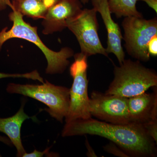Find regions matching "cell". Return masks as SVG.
<instances>
[{"label":"cell","mask_w":157,"mask_h":157,"mask_svg":"<svg viewBox=\"0 0 157 157\" xmlns=\"http://www.w3.org/2000/svg\"><path fill=\"white\" fill-rule=\"evenodd\" d=\"M122 26L124 31V47L129 55L140 62L150 59L147 44L157 34V18L146 20L142 17H125Z\"/></svg>","instance_id":"cell-6"},{"label":"cell","mask_w":157,"mask_h":157,"mask_svg":"<svg viewBox=\"0 0 157 157\" xmlns=\"http://www.w3.org/2000/svg\"><path fill=\"white\" fill-rule=\"evenodd\" d=\"M50 148H47L43 151H39L35 149L33 152L30 153H27L25 152L22 157H42L44 155H48V157H57L59 155L56 153H49Z\"/></svg>","instance_id":"cell-18"},{"label":"cell","mask_w":157,"mask_h":157,"mask_svg":"<svg viewBox=\"0 0 157 157\" xmlns=\"http://www.w3.org/2000/svg\"><path fill=\"white\" fill-rule=\"evenodd\" d=\"M97 11L94 8L85 9L68 21L67 28L75 35L81 52L88 57L101 54L108 57L98 34L99 29Z\"/></svg>","instance_id":"cell-7"},{"label":"cell","mask_w":157,"mask_h":157,"mask_svg":"<svg viewBox=\"0 0 157 157\" xmlns=\"http://www.w3.org/2000/svg\"><path fill=\"white\" fill-rule=\"evenodd\" d=\"M128 107L131 123L144 125L157 120V87L153 93L128 98Z\"/></svg>","instance_id":"cell-11"},{"label":"cell","mask_w":157,"mask_h":157,"mask_svg":"<svg viewBox=\"0 0 157 157\" xmlns=\"http://www.w3.org/2000/svg\"><path fill=\"white\" fill-rule=\"evenodd\" d=\"M104 150L108 153L120 157H130L127 153L119 147L115 143L110 141L103 147Z\"/></svg>","instance_id":"cell-16"},{"label":"cell","mask_w":157,"mask_h":157,"mask_svg":"<svg viewBox=\"0 0 157 157\" xmlns=\"http://www.w3.org/2000/svg\"><path fill=\"white\" fill-rule=\"evenodd\" d=\"M114 78L105 94L130 98L157 87V74L153 69L141 62L124 59L120 66H114Z\"/></svg>","instance_id":"cell-3"},{"label":"cell","mask_w":157,"mask_h":157,"mask_svg":"<svg viewBox=\"0 0 157 157\" xmlns=\"http://www.w3.org/2000/svg\"><path fill=\"white\" fill-rule=\"evenodd\" d=\"M79 0H61L47 9L42 24V33L50 35L67 28L68 21L82 10Z\"/></svg>","instance_id":"cell-9"},{"label":"cell","mask_w":157,"mask_h":157,"mask_svg":"<svg viewBox=\"0 0 157 157\" xmlns=\"http://www.w3.org/2000/svg\"><path fill=\"white\" fill-rule=\"evenodd\" d=\"M47 9L61 0H41Z\"/></svg>","instance_id":"cell-23"},{"label":"cell","mask_w":157,"mask_h":157,"mask_svg":"<svg viewBox=\"0 0 157 157\" xmlns=\"http://www.w3.org/2000/svg\"><path fill=\"white\" fill-rule=\"evenodd\" d=\"M137 1L145 2L149 7L153 9L157 13V0H137Z\"/></svg>","instance_id":"cell-22"},{"label":"cell","mask_w":157,"mask_h":157,"mask_svg":"<svg viewBox=\"0 0 157 157\" xmlns=\"http://www.w3.org/2000/svg\"><path fill=\"white\" fill-rule=\"evenodd\" d=\"M25 104L24 102H22L19 110L13 116L0 118V132L7 135L12 144L15 147L17 157H22L26 152L21 136V130L23 123L26 120L33 119L25 113Z\"/></svg>","instance_id":"cell-12"},{"label":"cell","mask_w":157,"mask_h":157,"mask_svg":"<svg viewBox=\"0 0 157 157\" xmlns=\"http://www.w3.org/2000/svg\"><path fill=\"white\" fill-rule=\"evenodd\" d=\"M149 136L157 143V120L152 121L143 125Z\"/></svg>","instance_id":"cell-17"},{"label":"cell","mask_w":157,"mask_h":157,"mask_svg":"<svg viewBox=\"0 0 157 157\" xmlns=\"http://www.w3.org/2000/svg\"><path fill=\"white\" fill-rule=\"evenodd\" d=\"M11 2L12 10L33 19H43L48 9L41 0H15Z\"/></svg>","instance_id":"cell-13"},{"label":"cell","mask_w":157,"mask_h":157,"mask_svg":"<svg viewBox=\"0 0 157 157\" xmlns=\"http://www.w3.org/2000/svg\"><path fill=\"white\" fill-rule=\"evenodd\" d=\"M0 141L3 142V143L7 144V145L11 146L12 145L11 140L9 139V137H4V136L0 135Z\"/></svg>","instance_id":"cell-24"},{"label":"cell","mask_w":157,"mask_h":157,"mask_svg":"<svg viewBox=\"0 0 157 157\" xmlns=\"http://www.w3.org/2000/svg\"><path fill=\"white\" fill-rule=\"evenodd\" d=\"M23 78L27 79H33V80H38L42 83H44V79L40 76L39 72L36 70H34L30 73H23V74H9L0 73V79L6 78Z\"/></svg>","instance_id":"cell-15"},{"label":"cell","mask_w":157,"mask_h":157,"mask_svg":"<svg viewBox=\"0 0 157 157\" xmlns=\"http://www.w3.org/2000/svg\"><path fill=\"white\" fill-rule=\"evenodd\" d=\"M108 0H91L93 8L101 14L107 33V54L113 53L117 58L120 65L125 59L124 52L122 46L123 36L119 25L114 22L108 7Z\"/></svg>","instance_id":"cell-10"},{"label":"cell","mask_w":157,"mask_h":157,"mask_svg":"<svg viewBox=\"0 0 157 157\" xmlns=\"http://www.w3.org/2000/svg\"><path fill=\"white\" fill-rule=\"evenodd\" d=\"M63 137L89 135L104 137L113 142L130 157H155L157 144L143 125L130 123L119 124L90 117L66 123Z\"/></svg>","instance_id":"cell-1"},{"label":"cell","mask_w":157,"mask_h":157,"mask_svg":"<svg viewBox=\"0 0 157 157\" xmlns=\"http://www.w3.org/2000/svg\"><path fill=\"white\" fill-rule=\"evenodd\" d=\"M85 145L87 149V152L86 155L88 157H98L94 151L92 147L90 145L89 142L87 139L85 141Z\"/></svg>","instance_id":"cell-21"},{"label":"cell","mask_w":157,"mask_h":157,"mask_svg":"<svg viewBox=\"0 0 157 157\" xmlns=\"http://www.w3.org/2000/svg\"><path fill=\"white\" fill-rule=\"evenodd\" d=\"M147 51L150 56H157V34L152 37L147 44Z\"/></svg>","instance_id":"cell-19"},{"label":"cell","mask_w":157,"mask_h":157,"mask_svg":"<svg viewBox=\"0 0 157 157\" xmlns=\"http://www.w3.org/2000/svg\"><path fill=\"white\" fill-rule=\"evenodd\" d=\"M23 17L15 10H12L9 14V19L13 23V25L10 29L6 27L0 32V51L4 43L9 39H24L36 45L44 54L47 62L46 73L52 75L63 73L70 64L69 59L74 56L73 49L65 47L58 52L51 50L41 40L37 33V27L26 22Z\"/></svg>","instance_id":"cell-2"},{"label":"cell","mask_w":157,"mask_h":157,"mask_svg":"<svg viewBox=\"0 0 157 157\" xmlns=\"http://www.w3.org/2000/svg\"><path fill=\"white\" fill-rule=\"evenodd\" d=\"M91 116L106 122L119 124L130 123L128 98L94 91L89 98Z\"/></svg>","instance_id":"cell-8"},{"label":"cell","mask_w":157,"mask_h":157,"mask_svg":"<svg viewBox=\"0 0 157 157\" xmlns=\"http://www.w3.org/2000/svg\"><path fill=\"white\" fill-rule=\"evenodd\" d=\"M11 1H15V0H11Z\"/></svg>","instance_id":"cell-26"},{"label":"cell","mask_w":157,"mask_h":157,"mask_svg":"<svg viewBox=\"0 0 157 157\" xmlns=\"http://www.w3.org/2000/svg\"><path fill=\"white\" fill-rule=\"evenodd\" d=\"M8 7L13 10V6L11 0H0V11H4Z\"/></svg>","instance_id":"cell-20"},{"label":"cell","mask_w":157,"mask_h":157,"mask_svg":"<svg viewBox=\"0 0 157 157\" xmlns=\"http://www.w3.org/2000/svg\"><path fill=\"white\" fill-rule=\"evenodd\" d=\"M137 0H108V7L111 14L117 18L134 16L143 17L136 8Z\"/></svg>","instance_id":"cell-14"},{"label":"cell","mask_w":157,"mask_h":157,"mask_svg":"<svg viewBox=\"0 0 157 157\" xmlns=\"http://www.w3.org/2000/svg\"><path fill=\"white\" fill-rule=\"evenodd\" d=\"M79 1H80L82 4H83V5H85V4L88 3L90 0H79Z\"/></svg>","instance_id":"cell-25"},{"label":"cell","mask_w":157,"mask_h":157,"mask_svg":"<svg viewBox=\"0 0 157 157\" xmlns=\"http://www.w3.org/2000/svg\"><path fill=\"white\" fill-rule=\"evenodd\" d=\"M73 56L74 62L70 69L73 83L70 89V106L67 114L65 118L66 123L92 117L90 112L88 94V57L81 52L75 54Z\"/></svg>","instance_id":"cell-5"},{"label":"cell","mask_w":157,"mask_h":157,"mask_svg":"<svg viewBox=\"0 0 157 157\" xmlns=\"http://www.w3.org/2000/svg\"><path fill=\"white\" fill-rule=\"evenodd\" d=\"M6 90L29 97L42 102L48 108L45 110L52 117L63 123L67 114L70 103V89L56 86L45 80L42 85L10 83Z\"/></svg>","instance_id":"cell-4"}]
</instances>
